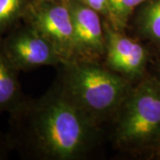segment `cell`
Instances as JSON below:
<instances>
[{"mask_svg": "<svg viewBox=\"0 0 160 160\" xmlns=\"http://www.w3.org/2000/svg\"><path fill=\"white\" fill-rule=\"evenodd\" d=\"M83 4L92 8L102 15L106 20L109 19V3L108 0H79Z\"/></svg>", "mask_w": 160, "mask_h": 160, "instance_id": "obj_12", "label": "cell"}, {"mask_svg": "<svg viewBox=\"0 0 160 160\" xmlns=\"http://www.w3.org/2000/svg\"><path fill=\"white\" fill-rule=\"evenodd\" d=\"M22 21L54 46L63 63L74 59V29L67 0H34Z\"/></svg>", "mask_w": 160, "mask_h": 160, "instance_id": "obj_5", "label": "cell"}, {"mask_svg": "<svg viewBox=\"0 0 160 160\" xmlns=\"http://www.w3.org/2000/svg\"><path fill=\"white\" fill-rule=\"evenodd\" d=\"M34 0H0V38L23 20Z\"/></svg>", "mask_w": 160, "mask_h": 160, "instance_id": "obj_10", "label": "cell"}, {"mask_svg": "<svg viewBox=\"0 0 160 160\" xmlns=\"http://www.w3.org/2000/svg\"><path fill=\"white\" fill-rule=\"evenodd\" d=\"M160 54V0H148L132 15L126 30Z\"/></svg>", "mask_w": 160, "mask_h": 160, "instance_id": "obj_8", "label": "cell"}, {"mask_svg": "<svg viewBox=\"0 0 160 160\" xmlns=\"http://www.w3.org/2000/svg\"><path fill=\"white\" fill-rule=\"evenodd\" d=\"M116 149L152 159L160 150V83L148 73L134 83L110 120Z\"/></svg>", "mask_w": 160, "mask_h": 160, "instance_id": "obj_2", "label": "cell"}, {"mask_svg": "<svg viewBox=\"0 0 160 160\" xmlns=\"http://www.w3.org/2000/svg\"><path fill=\"white\" fill-rule=\"evenodd\" d=\"M2 46L19 72L63 63L54 46L39 31L23 21L2 38Z\"/></svg>", "mask_w": 160, "mask_h": 160, "instance_id": "obj_6", "label": "cell"}, {"mask_svg": "<svg viewBox=\"0 0 160 160\" xmlns=\"http://www.w3.org/2000/svg\"><path fill=\"white\" fill-rule=\"evenodd\" d=\"M8 150H10V149L6 141V136L0 133V160L6 158Z\"/></svg>", "mask_w": 160, "mask_h": 160, "instance_id": "obj_14", "label": "cell"}, {"mask_svg": "<svg viewBox=\"0 0 160 160\" xmlns=\"http://www.w3.org/2000/svg\"><path fill=\"white\" fill-rule=\"evenodd\" d=\"M18 74L19 71L6 55L0 38V115L10 114L27 98L23 94Z\"/></svg>", "mask_w": 160, "mask_h": 160, "instance_id": "obj_9", "label": "cell"}, {"mask_svg": "<svg viewBox=\"0 0 160 160\" xmlns=\"http://www.w3.org/2000/svg\"><path fill=\"white\" fill-rule=\"evenodd\" d=\"M106 52L103 64L122 77L136 83L149 73L153 52L143 41L115 28L103 18Z\"/></svg>", "mask_w": 160, "mask_h": 160, "instance_id": "obj_4", "label": "cell"}, {"mask_svg": "<svg viewBox=\"0 0 160 160\" xmlns=\"http://www.w3.org/2000/svg\"><path fill=\"white\" fill-rule=\"evenodd\" d=\"M152 159H158V160H160V150L158 152H157L156 154L153 156V158H152Z\"/></svg>", "mask_w": 160, "mask_h": 160, "instance_id": "obj_15", "label": "cell"}, {"mask_svg": "<svg viewBox=\"0 0 160 160\" xmlns=\"http://www.w3.org/2000/svg\"><path fill=\"white\" fill-rule=\"evenodd\" d=\"M6 141L23 158H86L101 142L102 127L73 102L58 82L37 99L26 98L10 113Z\"/></svg>", "mask_w": 160, "mask_h": 160, "instance_id": "obj_1", "label": "cell"}, {"mask_svg": "<svg viewBox=\"0 0 160 160\" xmlns=\"http://www.w3.org/2000/svg\"><path fill=\"white\" fill-rule=\"evenodd\" d=\"M146 1L148 0H108L109 19L107 21L115 28L126 30L133 12Z\"/></svg>", "mask_w": 160, "mask_h": 160, "instance_id": "obj_11", "label": "cell"}, {"mask_svg": "<svg viewBox=\"0 0 160 160\" xmlns=\"http://www.w3.org/2000/svg\"><path fill=\"white\" fill-rule=\"evenodd\" d=\"M61 66L63 90L101 127L110 122L134 84L102 62L72 60Z\"/></svg>", "mask_w": 160, "mask_h": 160, "instance_id": "obj_3", "label": "cell"}, {"mask_svg": "<svg viewBox=\"0 0 160 160\" xmlns=\"http://www.w3.org/2000/svg\"><path fill=\"white\" fill-rule=\"evenodd\" d=\"M149 72L153 75L160 83V54L153 53V57L149 65Z\"/></svg>", "mask_w": 160, "mask_h": 160, "instance_id": "obj_13", "label": "cell"}, {"mask_svg": "<svg viewBox=\"0 0 160 160\" xmlns=\"http://www.w3.org/2000/svg\"><path fill=\"white\" fill-rule=\"evenodd\" d=\"M74 29V59L103 62L106 38L103 17L79 0H67Z\"/></svg>", "mask_w": 160, "mask_h": 160, "instance_id": "obj_7", "label": "cell"}]
</instances>
